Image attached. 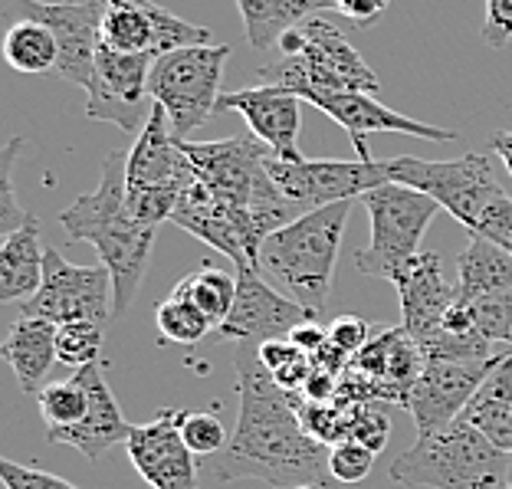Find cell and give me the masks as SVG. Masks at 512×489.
<instances>
[{
    "instance_id": "cell-32",
    "label": "cell",
    "mask_w": 512,
    "mask_h": 489,
    "mask_svg": "<svg viewBox=\"0 0 512 489\" xmlns=\"http://www.w3.org/2000/svg\"><path fill=\"white\" fill-rule=\"evenodd\" d=\"M40 417L46 421V430H66L76 427L89 414V391L79 375L66 381H53L37 394Z\"/></svg>"
},
{
    "instance_id": "cell-21",
    "label": "cell",
    "mask_w": 512,
    "mask_h": 489,
    "mask_svg": "<svg viewBox=\"0 0 512 489\" xmlns=\"http://www.w3.org/2000/svg\"><path fill=\"white\" fill-rule=\"evenodd\" d=\"M125 174L132 188H145V184H168V181H194L191 161L184 158L181 138L174 135L168 112L151 106V115L145 128L138 132V142L128 151Z\"/></svg>"
},
{
    "instance_id": "cell-44",
    "label": "cell",
    "mask_w": 512,
    "mask_h": 489,
    "mask_svg": "<svg viewBox=\"0 0 512 489\" xmlns=\"http://www.w3.org/2000/svg\"><path fill=\"white\" fill-rule=\"evenodd\" d=\"M483 40L499 50L512 40V0H486Z\"/></svg>"
},
{
    "instance_id": "cell-28",
    "label": "cell",
    "mask_w": 512,
    "mask_h": 489,
    "mask_svg": "<svg viewBox=\"0 0 512 489\" xmlns=\"http://www.w3.org/2000/svg\"><path fill=\"white\" fill-rule=\"evenodd\" d=\"M4 60L10 69H17L23 76H43L53 73L60 63V43H56L53 30L40 20H27L7 30L4 37Z\"/></svg>"
},
{
    "instance_id": "cell-35",
    "label": "cell",
    "mask_w": 512,
    "mask_h": 489,
    "mask_svg": "<svg viewBox=\"0 0 512 489\" xmlns=\"http://www.w3.org/2000/svg\"><path fill=\"white\" fill-rule=\"evenodd\" d=\"M102 345H106V332H102L99 322H66L56 329V355H60V365L73 371L99 365Z\"/></svg>"
},
{
    "instance_id": "cell-14",
    "label": "cell",
    "mask_w": 512,
    "mask_h": 489,
    "mask_svg": "<svg viewBox=\"0 0 512 489\" xmlns=\"http://www.w3.org/2000/svg\"><path fill=\"white\" fill-rule=\"evenodd\" d=\"M503 358H490V362H424L421 378L414 381L404 401V411L414 417L417 434H437V430L460 421L473 394L480 391V384L493 375Z\"/></svg>"
},
{
    "instance_id": "cell-17",
    "label": "cell",
    "mask_w": 512,
    "mask_h": 489,
    "mask_svg": "<svg viewBox=\"0 0 512 489\" xmlns=\"http://www.w3.org/2000/svg\"><path fill=\"white\" fill-rule=\"evenodd\" d=\"M299 96L276 86H250L234 89L220 96V112H237L247 122L250 135L270 148L273 158L283 161H302L306 155L299 151Z\"/></svg>"
},
{
    "instance_id": "cell-23",
    "label": "cell",
    "mask_w": 512,
    "mask_h": 489,
    "mask_svg": "<svg viewBox=\"0 0 512 489\" xmlns=\"http://www.w3.org/2000/svg\"><path fill=\"white\" fill-rule=\"evenodd\" d=\"M56 329H60V325H53L46 319H33V316H20L10 325L7 342H4V358H7V365L14 368L23 394H40L46 388L50 368L60 362V355H56Z\"/></svg>"
},
{
    "instance_id": "cell-33",
    "label": "cell",
    "mask_w": 512,
    "mask_h": 489,
    "mask_svg": "<svg viewBox=\"0 0 512 489\" xmlns=\"http://www.w3.org/2000/svg\"><path fill=\"white\" fill-rule=\"evenodd\" d=\"M145 10L151 17V56H168L174 50H188V46H211V30L197 27V23L184 20L171 10L145 0Z\"/></svg>"
},
{
    "instance_id": "cell-48",
    "label": "cell",
    "mask_w": 512,
    "mask_h": 489,
    "mask_svg": "<svg viewBox=\"0 0 512 489\" xmlns=\"http://www.w3.org/2000/svg\"><path fill=\"white\" fill-rule=\"evenodd\" d=\"M296 358H302V352L289 339H273V342L260 345V362L266 365L270 375H273V371H279V368H286L289 362H296Z\"/></svg>"
},
{
    "instance_id": "cell-38",
    "label": "cell",
    "mask_w": 512,
    "mask_h": 489,
    "mask_svg": "<svg viewBox=\"0 0 512 489\" xmlns=\"http://www.w3.org/2000/svg\"><path fill=\"white\" fill-rule=\"evenodd\" d=\"M23 148V138H10L7 148H4V168H0V234L4 240L14 234V230L27 227L33 214L20 211L17 207V197H14V161H17V151Z\"/></svg>"
},
{
    "instance_id": "cell-39",
    "label": "cell",
    "mask_w": 512,
    "mask_h": 489,
    "mask_svg": "<svg viewBox=\"0 0 512 489\" xmlns=\"http://www.w3.org/2000/svg\"><path fill=\"white\" fill-rule=\"evenodd\" d=\"M375 450H368L362 444H355V440H342V444H335L329 450V473L335 483L342 486H355L371 476L375 470Z\"/></svg>"
},
{
    "instance_id": "cell-36",
    "label": "cell",
    "mask_w": 512,
    "mask_h": 489,
    "mask_svg": "<svg viewBox=\"0 0 512 489\" xmlns=\"http://www.w3.org/2000/svg\"><path fill=\"white\" fill-rule=\"evenodd\" d=\"M299 421H302V427H306L309 437H316L319 444H325V447H335V444H342V440H348V421H352V407L339 404V401L319 404V401H306V398H302Z\"/></svg>"
},
{
    "instance_id": "cell-31",
    "label": "cell",
    "mask_w": 512,
    "mask_h": 489,
    "mask_svg": "<svg viewBox=\"0 0 512 489\" xmlns=\"http://www.w3.org/2000/svg\"><path fill=\"white\" fill-rule=\"evenodd\" d=\"M174 293L188 296L191 302L201 312H207L217 325L230 316V309H234V299H237V276H230L224 270H217V266H197L191 276H184L178 286H174Z\"/></svg>"
},
{
    "instance_id": "cell-12",
    "label": "cell",
    "mask_w": 512,
    "mask_h": 489,
    "mask_svg": "<svg viewBox=\"0 0 512 489\" xmlns=\"http://www.w3.org/2000/svg\"><path fill=\"white\" fill-rule=\"evenodd\" d=\"M151 53H115L109 46H99L96 56V76L86 92V115L92 122H112L122 132H142L148 122V102L151 96Z\"/></svg>"
},
{
    "instance_id": "cell-30",
    "label": "cell",
    "mask_w": 512,
    "mask_h": 489,
    "mask_svg": "<svg viewBox=\"0 0 512 489\" xmlns=\"http://www.w3.org/2000/svg\"><path fill=\"white\" fill-rule=\"evenodd\" d=\"M155 325L161 332V342H171V345H197V342L211 339L217 329V322L207 316V312H201L188 296L174 293V289L165 302H158Z\"/></svg>"
},
{
    "instance_id": "cell-24",
    "label": "cell",
    "mask_w": 512,
    "mask_h": 489,
    "mask_svg": "<svg viewBox=\"0 0 512 489\" xmlns=\"http://www.w3.org/2000/svg\"><path fill=\"white\" fill-rule=\"evenodd\" d=\"M503 293H512V253L480 234H470L467 247L457 256V299L480 302Z\"/></svg>"
},
{
    "instance_id": "cell-26",
    "label": "cell",
    "mask_w": 512,
    "mask_h": 489,
    "mask_svg": "<svg viewBox=\"0 0 512 489\" xmlns=\"http://www.w3.org/2000/svg\"><path fill=\"white\" fill-rule=\"evenodd\" d=\"M237 7L253 50H273L299 23L332 10V0H237Z\"/></svg>"
},
{
    "instance_id": "cell-45",
    "label": "cell",
    "mask_w": 512,
    "mask_h": 489,
    "mask_svg": "<svg viewBox=\"0 0 512 489\" xmlns=\"http://www.w3.org/2000/svg\"><path fill=\"white\" fill-rule=\"evenodd\" d=\"M391 0H332V10L335 14H342L348 23H355V27H375V23L388 14Z\"/></svg>"
},
{
    "instance_id": "cell-15",
    "label": "cell",
    "mask_w": 512,
    "mask_h": 489,
    "mask_svg": "<svg viewBox=\"0 0 512 489\" xmlns=\"http://www.w3.org/2000/svg\"><path fill=\"white\" fill-rule=\"evenodd\" d=\"M181 421L184 411L165 407L155 414V421L138 424L128 437V460L151 489H197L201 460L184 444Z\"/></svg>"
},
{
    "instance_id": "cell-2",
    "label": "cell",
    "mask_w": 512,
    "mask_h": 489,
    "mask_svg": "<svg viewBox=\"0 0 512 489\" xmlns=\"http://www.w3.org/2000/svg\"><path fill=\"white\" fill-rule=\"evenodd\" d=\"M128 151H109L102 158L99 188L79 197L60 214V224L73 243H92L102 266L112 273V319H122L132 312L138 286L148 273L151 247L158 230L135 224L128 214Z\"/></svg>"
},
{
    "instance_id": "cell-52",
    "label": "cell",
    "mask_w": 512,
    "mask_h": 489,
    "mask_svg": "<svg viewBox=\"0 0 512 489\" xmlns=\"http://www.w3.org/2000/svg\"><path fill=\"white\" fill-rule=\"evenodd\" d=\"M109 4H115V0H109Z\"/></svg>"
},
{
    "instance_id": "cell-20",
    "label": "cell",
    "mask_w": 512,
    "mask_h": 489,
    "mask_svg": "<svg viewBox=\"0 0 512 489\" xmlns=\"http://www.w3.org/2000/svg\"><path fill=\"white\" fill-rule=\"evenodd\" d=\"M358 375H365L368 381H375V388L381 391V401L401 404L407 401V391L414 388V381L424 371V352L414 342V335L404 329H381L362 352L352 358V365Z\"/></svg>"
},
{
    "instance_id": "cell-6",
    "label": "cell",
    "mask_w": 512,
    "mask_h": 489,
    "mask_svg": "<svg viewBox=\"0 0 512 489\" xmlns=\"http://www.w3.org/2000/svg\"><path fill=\"white\" fill-rule=\"evenodd\" d=\"M358 204L368 211L371 243L355 250V266L358 273L378 279H394L401 273V266H407L421 253L427 227L444 211L434 197L394 181L371 188Z\"/></svg>"
},
{
    "instance_id": "cell-34",
    "label": "cell",
    "mask_w": 512,
    "mask_h": 489,
    "mask_svg": "<svg viewBox=\"0 0 512 489\" xmlns=\"http://www.w3.org/2000/svg\"><path fill=\"white\" fill-rule=\"evenodd\" d=\"M197 181V178H194ZM191 181H168V184H145V188H132L128 184V214L135 224L158 230L165 220L174 217L181 204V194Z\"/></svg>"
},
{
    "instance_id": "cell-16",
    "label": "cell",
    "mask_w": 512,
    "mask_h": 489,
    "mask_svg": "<svg viewBox=\"0 0 512 489\" xmlns=\"http://www.w3.org/2000/svg\"><path fill=\"white\" fill-rule=\"evenodd\" d=\"M401 296V325L421 345L444 329L450 306L457 302V283L444 273V260L437 253H417L401 273L391 279Z\"/></svg>"
},
{
    "instance_id": "cell-27",
    "label": "cell",
    "mask_w": 512,
    "mask_h": 489,
    "mask_svg": "<svg viewBox=\"0 0 512 489\" xmlns=\"http://www.w3.org/2000/svg\"><path fill=\"white\" fill-rule=\"evenodd\" d=\"M463 421L473 424L499 450L512 453V352L496 365V371L473 394Z\"/></svg>"
},
{
    "instance_id": "cell-10",
    "label": "cell",
    "mask_w": 512,
    "mask_h": 489,
    "mask_svg": "<svg viewBox=\"0 0 512 489\" xmlns=\"http://www.w3.org/2000/svg\"><path fill=\"white\" fill-rule=\"evenodd\" d=\"M20 316L66 322H106L112 316V273L106 266H76L56 247L43 256V286L30 302L20 306Z\"/></svg>"
},
{
    "instance_id": "cell-46",
    "label": "cell",
    "mask_w": 512,
    "mask_h": 489,
    "mask_svg": "<svg viewBox=\"0 0 512 489\" xmlns=\"http://www.w3.org/2000/svg\"><path fill=\"white\" fill-rule=\"evenodd\" d=\"M289 342H293L302 355H319L322 348H325V342H329V329H322V325L316 322V319H309V322H302V325H296L293 332L286 335Z\"/></svg>"
},
{
    "instance_id": "cell-4",
    "label": "cell",
    "mask_w": 512,
    "mask_h": 489,
    "mask_svg": "<svg viewBox=\"0 0 512 489\" xmlns=\"http://www.w3.org/2000/svg\"><path fill=\"white\" fill-rule=\"evenodd\" d=\"M352 207L355 201L319 207V211L302 214L293 224L276 230L273 237H266L256 270L273 286L286 289L289 299H296L299 306H306L319 316V309L332 293L335 263H339Z\"/></svg>"
},
{
    "instance_id": "cell-42",
    "label": "cell",
    "mask_w": 512,
    "mask_h": 489,
    "mask_svg": "<svg viewBox=\"0 0 512 489\" xmlns=\"http://www.w3.org/2000/svg\"><path fill=\"white\" fill-rule=\"evenodd\" d=\"M0 480H4L7 489H79L63 476H53L37 467H23V463L14 460H0Z\"/></svg>"
},
{
    "instance_id": "cell-47",
    "label": "cell",
    "mask_w": 512,
    "mask_h": 489,
    "mask_svg": "<svg viewBox=\"0 0 512 489\" xmlns=\"http://www.w3.org/2000/svg\"><path fill=\"white\" fill-rule=\"evenodd\" d=\"M302 398L319 401V404L335 401L339 398V375H335V371H325V368H312L306 388H302Z\"/></svg>"
},
{
    "instance_id": "cell-51",
    "label": "cell",
    "mask_w": 512,
    "mask_h": 489,
    "mask_svg": "<svg viewBox=\"0 0 512 489\" xmlns=\"http://www.w3.org/2000/svg\"><path fill=\"white\" fill-rule=\"evenodd\" d=\"M296 489H325V483H309V486H296Z\"/></svg>"
},
{
    "instance_id": "cell-50",
    "label": "cell",
    "mask_w": 512,
    "mask_h": 489,
    "mask_svg": "<svg viewBox=\"0 0 512 489\" xmlns=\"http://www.w3.org/2000/svg\"><path fill=\"white\" fill-rule=\"evenodd\" d=\"M325 489H345L342 483H335V480H325Z\"/></svg>"
},
{
    "instance_id": "cell-41",
    "label": "cell",
    "mask_w": 512,
    "mask_h": 489,
    "mask_svg": "<svg viewBox=\"0 0 512 489\" xmlns=\"http://www.w3.org/2000/svg\"><path fill=\"white\" fill-rule=\"evenodd\" d=\"M470 234H480L486 240H493L496 247H503L506 253H512V197L503 194L499 201L486 207Z\"/></svg>"
},
{
    "instance_id": "cell-5",
    "label": "cell",
    "mask_w": 512,
    "mask_h": 489,
    "mask_svg": "<svg viewBox=\"0 0 512 489\" xmlns=\"http://www.w3.org/2000/svg\"><path fill=\"white\" fill-rule=\"evenodd\" d=\"M388 476L391 483L424 489H509L512 453L460 417L437 434H417L414 447L394 457Z\"/></svg>"
},
{
    "instance_id": "cell-40",
    "label": "cell",
    "mask_w": 512,
    "mask_h": 489,
    "mask_svg": "<svg viewBox=\"0 0 512 489\" xmlns=\"http://www.w3.org/2000/svg\"><path fill=\"white\" fill-rule=\"evenodd\" d=\"M348 407H352L348 440H355V444L381 453L391 440V417L384 414L378 404H348Z\"/></svg>"
},
{
    "instance_id": "cell-13",
    "label": "cell",
    "mask_w": 512,
    "mask_h": 489,
    "mask_svg": "<svg viewBox=\"0 0 512 489\" xmlns=\"http://www.w3.org/2000/svg\"><path fill=\"white\" fill-rule=\"evenodd\" d=\"M27 20H40L53 30L60 43L56 73L69 86L89 92L96 76V56L102 46V20L109 0H66V4H43V0H17Z\"/></svg>"
},
{
    "instance_id": "cell-18",
    "label": "cell",
    "mask_w": 512,
    "mask_h": 489,
    "mask_svg": "<svg viewBox=\"0 0 512 489\" xmlns=\"http://www.w3.org/2000/svg\"><path fill=\"white\" fill-rule=\"evenodd\" d=\"M316 109L345 128L348 138H352V145H355V155L362 161H371L368 135H375V132L414 135V138H424V142H453V138H457V132H450V128L417 122V119H411V115H401V112L388 109L384 102H378L375 96H371V92H339V96H329V99L316 102Z\"/></svg>"
},
{
    "instance_id": "cell-3",
    "label": "cell",
    "mask_w": 512,
    "mask_h": 489,
    "mask_svg": "<svg viewBox=\"0 0 512 489\" xmlns=\"http://www.w3.org/2000/svg\"><path fill=\"white\" fill-rule=\"evenodd\" d=\"M283 60L260 69V86H276L299 96L302 102H322L339 92H375L381 89L371 69L345 33L322 17H309L279 40Z\"/></svg>"
},
{
    "instance_id": "cell-19",
    "label": "cell",
    "mask_w": 512,
    "mask_h": 489,
    "mask_svg": "<svg viewBox=\"0 0 512 489\" xmlns=\"http://www.w3.org/2000/svg\"><path fill=\"white\" fill-rule=\"evenodd\" d=\"M76 375L83 378L86 391H89V414L76 427L46 430V440H50V444L73 447L83 453L86 460H102L115 444H128L135 424L125 421V414H122L119 401H115L102 365H89L83 371H76Z\"/></svg>"
},
{
    "instance_id": "cell-37",
    "label": "cell",
    "mask_w": 512,
    "mask_h": 489,
    "mask_svg": "<svg viewBox=\"0 0 512 489\" xmlns=\"http://www.w3.org/2000/svg\"><path fill=\"white\" fill-rule=\"evenodd\" d=\"M181 437L188 450L194 453L197 460H207V457H217L220 450L227 447V430L224 421L211 411H184V421H181Z\"/></svg>"
},
{
    "instance_id": "cell-7",
    "label": "cell",
    "mask_w": 512,
    "mask_h": 489,
    "mask_svg": "<svg viewBox=\"0 0 512 489\" xmlns=\"http://www.w3.org/2000/svg\"><path fill=\"white\" fill-rule=\"evenodd\" d=\"M230 60L227 43L188 46L168 56H158L151 66V99L168 112L174 135L188 142L194 128H201L214 112H220V79Z\"/></svg>"
},
{
    "instance_id": "cell-53",
    "label": "cell",
    "mask_w": 512,
    "mask_h": 489,
    "mask_svg": "<svg viewBox=\"0 0 512 489\" xmlns=\"http://www.w3.org/2000/svg\"><path fill=\"white\" fill-rule=\"evenodd\" d=\"M509 489H512V486H509Z\"/></svg>"
},
{
    "instance_id": "cell-43",
    "label": "cell",
    "mask_w": 512,
    "mask_h": 489,
    "mask_svg": "<svg viewBox=\"0 0 512 489\" xmlns=\"http://www.w3.org/2000/svg\"><path fill=\"white\" fill-rule=\"evenodd\" d=\"M371 335H375V325H368V319L362 316H339L332 325H329V342L345 352L348 358H355L362 348L371 342Z\"/></svg>"
},
{
    "instance_id": "cell-8",
    "label": "cell",
    "mask_w": 512,
    "mask_h": 489,
    "mask_svg": "<svg viewBox=\"0 0 512 489\" xmlns=\"http://www.w3.org/2000/svg\"><path fill=\"white\" fill-rule=\"evenodd\" d=\"M388 165V178L404 188H414L444 207L450 217H457L463 227L473 230L476 220L493 201H499L506 191L496 181V168L490 155L470 151L453 161H424L411 155H398Z\"/></svg>"
},
{
    "instance_id": "cell-1",
    "label": "cell",
    "mask_w": 512,
    "mask_h": 489,
    "mask_svg": "<svg viewBox=\"0 0 512 489\" xmlns=\"http://www.w3.org/2000/svg\"><path fill=\"white\" fill-rule=\"evenodd\" d=\"M240 417L227 447L207 457L217 483L260 480L270 489H296L332 480L329 450L299 421L302 394L283 391L260 362V345H237Z\"/></svg>"
},
{
    "instance_id": "cell-22",
    "label": "cell",
    "mask_w": 512,
    "mask_h": 489,
    "mask_svg": "<svg viewBox=\"0 0 512 489\" xmlns=\"http://www.w3.org/2000/svg\"><path fill=\"white\" fill-rule=\"evenodd\" d=\"M171 224L188 230L191 237L207 243V247H214L217 253H224L227 260L237 263V270H240V266H253L247 250H243L237 217L230 214L201 181H191L188 188H184L181 204H178V211H174Z\"/></svg>"
},
{
    "instance_id": "cell-9",
    "label": "cell",
    "mask_w": 512,
    "mask_h": 489,
    "mask_svg": "<svg viewBox=\"0 0 512 489\" xmlns=\"http://www.w3.org/2000/svg\"><path fill=\"white\" fill-rule=\"evenodd\" d=\"M279 194L296 207L299 214L319 211V207L342 204V201H362V197L388 184V165L384 161H329V158H302V161H283L266 158Z\"/></svg>"
},
{
    "instance_id": "cell-25",
    "label": "cell",
    "mask_w": 512,
    "mask_h": 489,
    "mask_svg": "<svg viewBox=\"0 0 512 489\" xmlns=\"http://www.w3.org/2000/svg\"><path fill=\"white\" fill-rule=\"evenodd\" d=\"M43 256L37 217L14 230L0 247V302H30L43 286Z\"/></svg>"
},
{
    "instance_id": "cell-49",
    "label": "cell",
    "mask_w": 512,
    "mask_h": 489,
    "mask_svg": "<svg viewBox=\"0 0 512 489\" xmlns=\"http://www.w3.org/2000/svg\"><path fill=\"white\" fill-rule=\"evenodd\" d=\"M493 151L499 155V161L506 165V171L512 174V132H499L493 138Z\"/></svg>"
},
{
    "instance_id": "cell-29",
    "label": "cell",
    "mask_w": 512,
    "mask_h": 489,
    "mask_svg": "<svg viewBox=\"0 0 512 489\" xmlns=\"http://www.w3.org/2000/svg\"><path fill=\"white\" fill-rule=\"evenodd\" d=\"M102 46L115 53H151V17L145 0H115L102 20Z\"/></svg>"
},
{
    "instance_id": "cell-11",
    "label": "cell",
    "mask_w": 512,
    "mask_h": 489,
    "mask_svg": "<svg viewBox=\"0 0 512 489\" xmlns=\"http://www.w3.org/2000/svg\"><path fill=\"white\" fill-rule=\"evenodd\" d=\"M316 319V312L299 306L296 299L283 296L256 266L237 270V299L230 316L214 329L211 342L234 345H263L273 339H286L296 325Z\"/></svg>"
}]
</instances>
